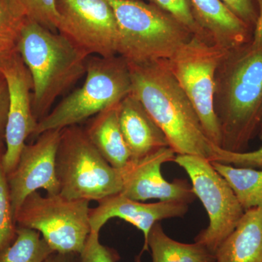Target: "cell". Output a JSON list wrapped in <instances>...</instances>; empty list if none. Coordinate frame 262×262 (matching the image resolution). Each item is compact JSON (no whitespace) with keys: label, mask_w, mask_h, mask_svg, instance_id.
Instances as JSON below:
<instances>
[{"label":"cell","mask_w":262,"mask_h":262,"mask_svg":"<svg viewBox=\"0 0 262 262\" xmlns=\"http://www.w3.org/2000/svg\"><path fill=\"white\" fill-rule=\"evenodd\" d=\"M213 106L222 149L243 152L262 141V47L227 50L215 72Z\"/></svg>","instance_id":"cell-1"},{"label":"cell","mask_w":262,"mask_h":262,"mask_svg":"<svg viewBox=\"0 0 262 262\" xmlns=\"http://www.w3.org/2000/svg\"><path fill=\"white\" fill-rule=\"evenodd\" d=\"M127 64L131 94L163 130L176 154L196 155L212 161L217 146L207 136L192 103L170 72L167 60Z\"/></svg>","instance_id":"cell-2"},{"label":"cell","mask_w":262,"mask_h":262,"mask_svg":"<svg viewBox=\"0 0 262 262\" xmlns=\"http://www.w3.org/2000/svg\"><path fill=\"white\" fill-rule=\"evenodd\" d=\"M16 46L32 78L33 113L39 122L57 98L85 75L89 57L59 33L27 18Z\"/></svg>","instance_id":"cell-3"},{"label":"cell","mask_w":262,"mask_h":262,"mask_svg":"<svg viewBox=\"0 0 262 262\" xmlns=\"http://www.w3.org/2000/svg\"><path fill=\"white\" fill-rule=\"evenodd\" d=\"M119 29L117 56L127 63L169 59L193 37L172 15L142 0H105Z\"/></svg>","instance_id":"cell-4"},{"label":"cell","mask_w":262,"mask_h":262,"mask_svg":"<svg viewBox=\"0 0 262 262\" xmlns=\"http://www.w3.org/2000/svg\"><path fill=\"white\" fill-rule=\"evenodd\" d=\"M132 91L127 62L120 56H91L85 80L38 122L33 137L45 131L62 130L87 121L105 108L120 102Z\"/></svg>","instance_id":"cell-5"},{"label":"cell","mask_w":262,"mask_h":262,"mask_svg":"<svg viewBox=\"0 0 262 262\" xmlns=\"http://www.w3.org/2000/svg\"><path fill=\"white\" fill-rule=\"evenodd\" d=\"M61 195L99 202L122 191L119 169L103 158L79 125L61 131L56 158Z\"/></svg>","instance_id":"cell-6"},{"label":"cell","mask_w":262,"mask_h":262,"mask_svg":"<svg viewBox=\"0 0 262 262\" xmlns=\"http://www.w3.org/2000/svg\"><path fill=\"white\" fill-rule=\"evenodd\" d=\"M90 201L60 194H29L15 215L17 227L40 233L54 252L80 254L91 233Z\"/></svg>","instance_id":"cell-7"},{"label":"cell","mask_w":262,"mask_h":262,"mask_svg":"<svg viewBox=\"0 0 262 262\" xmlns=\"http://www.w3.org/2000/svg\"><path fill=\"white\" fill-rule=\"evenodd\" d=\"M227 50L193 36L167 63L190 100L208 139L220 147L222 135L213 106L215 75Z\"/></svg>","instance_id":"cell-8"},{"label":"cell","mask_w":262,"mask_h":262,"mask_svg":"<svg viewBox=\"0 0 262 262\" xmlns=\"http://www.w3.org/2000/svg\"><path fill=\"white\" fill-rule=\"evenodd\" d=\"M173 162L189 176L194 195L203 203L209 219L208 227L194 241L215 254L238 224L244 210L232 188L209 160L196 155H177Z\"/></svg>","instance_id":"cell-9"},{"label":"cell","mask_w":262,"mask_h":262,"mask_svg":"<svg viewBox=\"0 0 262 262\" xmlns=\"http://www.w3.org/2000/svg\"><path fill=\"white\" fill-rule=\"evenodd\" d=\"M57 32L87 57L117 56L119 29L105 0H56Z\"/></svg>","instance_id":"cell-10"},{"label":"cell","mask_w":262,"mask_h":262,"mask_svg":"<svg viewBox=\"0 0 262 262\" xmlns=\"http://www.w3.org/2000/svg\"><path fill=\"white\" fill-rule=\"evenodd\" d=\"M61 131H45L34 143L26 144L14 170L7 176L15 220L29 194L39 189H44L49 195L59 194L56 158Z\"/></svg>","instance_id":"cell-11"},{"label":"cell","mask_w":262,"mask_h":262,"mask_svg":"<svg viewBox=\"0 0 262 262\" xmlns=\"http://www.w3.org/2000/svg\"><path fill=\"white\" fill-rule=\"evenodd\" d=\"M8 90L10 103L5 135L3 165L9 175L18 163L29 136L37 128L32 108V80L27 67L17 53L2 70Z\"/></svg>","instance_id":"cell-12"},{"label":"cell","mask_w":262,"mask_h":262,"mask_svg":"<svg viewBox=\"0 0 262 262\" xmlns=\"http://www.w3.org/2000/svg\"><path fill=\"white\" fill-rule=\"evenodd\" d=\"M176 155L168 146L143 158L129 160L123 168L119 169L122 181L120 194L141 202L158 199L189 203L194 201L195 195L188 182L180 179L169 182L161 173L162 165L173 161Z\"/></svg>","instance_id":"cell-13"},{"label":"cell","mask_w":262,"mask_h":262,"mask_svg":"<svg viewBox=\"0 0 262 262\" xmlns=\"http://www.w3.org/2000/svg\"><path fill=\"white\" fill-rule=\"evenodd\" d=\"M98 206L90 210L91 231L100 232L108 220L119 218L128 222L144 234L142 251H148V237L153 226L166 219L182 217L189 209V203L183 201H160L145 203L134 201L122 194H115L98 202Z\"/></svg>","instance_id":"cell-14"},{"label":"cell","mask_w":262,"mask_h":262,"mask_svg":"<svg viewBox=\"0 0 262 262\" xmlns=\"http://www.w3.org/2000/svg\"><path fill=\"white\" fill-rule=\"evenodd\" d=\"M120 123L131 159L143 158L169 146L166 136L144 105L130 94L120 103Z\"/></svg>","instance_id":"cell-15"},{"label":"cell","mask_w":262,"mask_h":262,"mask_svg":"<svg viewBox=\"0 0 262 262\" xmlns=\"http://www.w3.org/2000/svg\"><path fill=\"white\" fill-rule=\"evenodd\" d=\"M198 23L212 44L231 49L251 42L253 29L221 0H191Z\"/></svg>","instance_id":"cell-16"},{"label":"cell","mask_w":262,"mask_h":262,"mask_svg":"<svg viewBox=\"0 0 262 262\" xmlns=\"http://www.w3.org/2000/svg\"><path fill=\"white\" fill-rule=\"evenodd\" d=\"M120 103H115L90 119L86 135L103 158L115 168H123L131 159L120 123Z\"/></svg>","instance_id":"cell-17"},{"label":"cell","mask_w":262,"mask_h":262,"mask_svg":"<svg viewBox=\"0 0 262 262\" xmlns=\"http://www.w3.org/2000/svg\"><path fill=\"white\" fill-rule=\"evenodd\" d=\"M215 255L217 262H262V208L245 211Z\"/></svg>","instance_id":"cell-18"},{"label":"cell","mask_w":262,"mask_h":262,"mask_svg":"<svg viewBox=\"0 0 262 262\" xmlns=\"http://www.w3.org/2000/svg\"><path fill=\"white\" fill-rule=\"evenodd\" d=\"M147 246L152 262H216L214 253L203 245L183 244L170 238L159 222L150 231Z\"/></svg>","instance_id":"cell-19"},{"label":"cell","mask_w":262,"mask_h":262,"mask_svg":"<svg viewBox=\"0 0 262 262\" xmlns=\"http://www.w3.org/2000/svg\"><path fill=\"white\" fill-rule=\"evenodd\" d=\"M237 196L244 211L262 208V169L243 168L211 161Z\"/></svg>","instance_id":"cell-20"},{"label":"cell","mask_w":262,"mask_h":262,"mask_svg":"<svg viewBox=\"0 0 262 262\" xmlns=\"http://www.w3.org/2000/svg\"><path fill=\"white\" fill-rule=\"evenodd\" d=\"M53 253L37 231L17 227L14 241L0 253V262H45Z\"/></svg>","instance_id":"cell-21"},{"label":"cell","mask_w":262,"mask_h":262,"mask_svg":"<svg viewBox=\"0 0 262 262\" xmlns=\"http://www.w3.org/2000/svg\"><path fill=\"white\" fill-rule=\"evenodd\" d=\"M5 146L0 147V253L13 242L17 225L10 200L8 178L3 165Z\"/></svg>","instance_id":"cell-22"},{"label":"cell","mask_w":262,"mask_h":262,"mask_svg":"<svg viewBox=\"0 0 262 262\" xmlns=\"http://www.w3.org/2000/svg\"><path fill=\"white\" fill-rule=\"evenodd\" d=\"M151 4L165 10L177 19L193 36L208 43H212L206 32L196 21L191 0H149Z\"/></svg>","instance_id":"cell-23"},{"label":"cell","mask_w":262,"mask_h":262,"mask_svg":"<svg viewBox=\"0 0 262 262\" xmlns=\"http://www.w3.org/2000/svg\"><path fill=\"white\" fill-rule=\"evenodd\" d=\"M24 16L45 28L57 32L59 15L56 0H17Z\"/></svg>","instance_id":"cell-24"},{"label":"cell","mask_w":262,"mask_h":262,"mask_svg":"<svg viewBox=\"0 0 262 262\" xmlns=\"http://www.w3.org/2000/svg\"><path fill=\"white\" fill-rule=\"evenodd\" d=\"M25 19L17 0H0V37L16 42Z\"/></svg>","instance_id":"cell-25"},{"label":"cell","mask_w":262,"mask_h":262,"mask_svg":"<svg viewBox=\"0 0 262 262\" xmlns=\"http://www.w3.org/2000/svg\"><path fill=\"white\" fill-rule=\"evenodd\" d=\"M212 161L229 164L235 167L262 169V147L254 151L232 152L216 146L215 156Z\"/></svg>","instance_id":"cell-26"},{"label":"cell","mask_w":262,"mask_h":262,"mask_svg":"<svg viewBox=\"0 0 262 262\" xmlns=\"http://www.w3.org/2000/svg\"><path fill=\"white\" fill-rule=\"evenodd\" d=\"M119 256L115 251L101 244L99 232L91 231L78 262H117Z\"/></svg>","instance_id":"cell-27"},{"label":"cell","mask_w":262,"mask_h":262,"mask_svg":"<svg viewBox=\"0 0 262 262\" xmlns=\"http://www.w3.org/2000/svg\"><path fill=\"white\" fill-rule=\"evenodd\" d=\"M236 16L254 29L258 13V0H221Z\"/></svg>","instance_id":"cell-28"},{"label":"cell","mask_w":262,"mask_h":262,"mask_svg":"<svg viewBox=\"0 0 262 262\" xmlns=\"http://www.w3.org/2000/svg\"><path fill=\"white\" fill-rule=\"evenodd\" d=\"M9 103V90L3 77L0 79V141H4L5 139Z\"/></svg>","instance_id":"cell-29"},{"label":"cell","mask_w":262,"mask_h":262,"mask_svg":"<svg viewBox=\"0 0 262 262\" xmlns=\"http://www.w3.org/2000/svg\"><path fill=\"white\" fill-rule=\"evenodd\" d=\"M17 53L18 51L15 41L0 37V79L4 77L2 70Z\"/></svg>","instance_id":"cell-30"},{"label":"cell","mask_w":262,"mask_h":262,"mask_svg":"<svg viewBox=\"0 0 262 262\" xmlns=\"http://www.w3.org/2000/svg\"><path fill=\"white\" fill-rule=\"evenodd\" d=\"M258 13L256 24L253 29L251 44L253 47H262V0H258Z\"/></svg>","instance_id":"cell-31"},{"label":"cell","mask_w":262,"mask_h":262,"mask_svg":"<svg viewBox=\"0 0 262 262\" xmlns=\"http://www.w3.org/2000/svg\"><path fill=\"white\" fill-rule=\"evenodd\" d=\"M79 254H62L53 253L45 262H78Z\"/></svg>","instance_id":"cell-32"},{"label":"cell","mask_w":262,"mask_h":262,"mask_svg":"<svg viewBox=\"0 0 262 262\" xmlns=\"http://www.w3.org/2000/svg\"><path fill=\"white\" fill-rule=\"evenodd\" d=\"M5 146L4 141H0V147H1V146Z\"/></svg>","instance_id":"cell-33"},{"label":"cell","mask_w":262,"mask_h":262,"mask_svg":"<svg viewBox=\"0 0 262 262\" xmlns=\"http://www.w3.org/2000/svg\"><path fill=\"white\" fill-rule=\"evenodd\" d=\"M217 262V261H216Z\"/></svg>","instance_id":"cell-34"}]
</instances>
